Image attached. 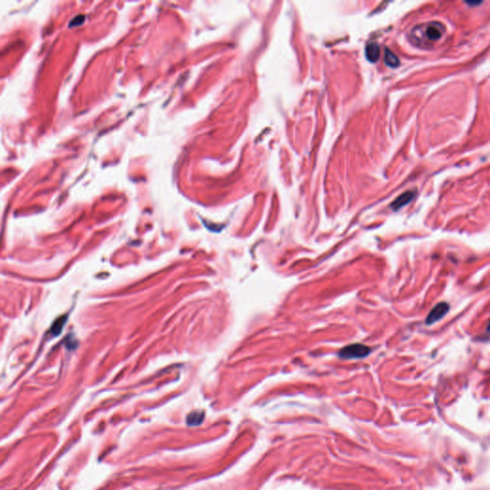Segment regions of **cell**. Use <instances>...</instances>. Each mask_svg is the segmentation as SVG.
Masks as SVG:
<instances>
[{"mask_svg": "<svg viewBox=\"0 0 490 490\" xmlns=\"http://www.w3.org/2000/svg\"><path fill=\"white\" fill-rule=\"evenodd\" d=\"M444 26L440 22H430L416 26L411 34L410 40L420 47L429 46L440 40L444 34Z\"/></svg>", "mask_w": 490, "mask_h": 490, "instance_id": "cell-1", "label": "cell"}, {"mask_svg": "<svg viewBox=\"0 0 490 490\" xmlns=\"http://www.w3.org/2000/svg\"><path fill=\"white\" fill-rule=\"evenodd\" d=\"M371 353V349L362 344H352L343 348L339 351V357L343 359H359L368 356Z\"/></svg>", "mask_w": 490, "mask_h": 490, "instance_id": "cell-2", "label": "cell"}, {"mask_svg": "<svg viewBox=\"0 0 490 490\" xmlns=\"http://www.w3.org/2000/svg\"><path fill=\"white\" fill-rule=\"evenodd\" d=\"M449 310V306L446 303H440L438 304L429 313V315L426 318V324L427 325H432L438 321H440L442 317L447 314Z\"/></svg>", "mask_w": 490, "mask_h": 490, "instance_id": "cell-3", "label": "cell"}, {"mask_svg": "<svg viewBox=\"0 0 490 490\" xmlns=\"http://www.w3.org/2000/svg\"><path fill=\"white\" fill-rule=\"evenodd\" d=\"M414 198V193L413 192H406L404 194H402L400 196H398L391 205L392 209L394 211H397L400 208H402L403 206H405L406 204H408L412 199Z\"/></svg>", "mask_w": 490, "mask_h": 490, "instance_id": "cell-4", "label": "cell"}, {"mask_svg": "<svg viewBox=\"0 0 490 490\" xmlns=\"http://www.w3.org/2000/svg\"><path fill=\"white\" fill-rule=\"evenodd\" d=\"M380 55V48L376 43H370L367 48H366V57L367 59L372 62L376 63L379 59Z\"/></svg>", "mask_w": 490, "mask_h": 490, "instance_id": "cell-5", "label": "cell"}, {"mask_svg": "<svg viewBox=\"0 0 490 490\" xmlns=\"http://www.w3.org/2000/svg\"><path fill=\"white\" fill-rule=\"evenodd\" d=\"M204 419V414L202 412H193L187 417V423L190 426L199 425Z\"/></svg>", "mask_w": 490, "mask_h": 490, "instance_id": "cell-6", "label": "cell"}, {"mask_svg": "<svg viewBox=\"0 0 490 490\" xmlns=\"http://www.w3.org/2000/svg\"><path fill=\"white\" fill-rule=\"evenodd\" d=\"M385 63L390 67H396L399 65L398 58L390 49H385Z\"/></svg>", "mask_w": 490, "mask_h": 490, "instance_id": "cell-7", "label": "cell"}, {"mask_svg": "<svg viewBox=\"0 0 490 490\" xmlns=\"http://www.w3.org/2000/svg\"><path fill=\"white\" fill-rule=\"evenodd\" d=\"M65 322H66V318H65V317H60V319H58V320H57V321L53 324V328H52V330H53V332H54L56 335H58V334L60 333V331L63 329L64 325L65 324Z\"/></svg>", "mask_w": 490, "mask_h": 490, "instance_id": "cell-8", "label": "cell"}, {"mask_svg": "<svg viewBox=\"0 0 490 490\" xmlns=\"http://www.w3.org/2000/svg\"><path fill=\"white\" fill-rule=\"evenodd\" d=\"M488 331H489V332H490V323H489V326H488Z\"/></svg>", "mask_w": 490, "mask_h": 490, "instance_id": "cell-9", "label": "cell"}]
</instances>
